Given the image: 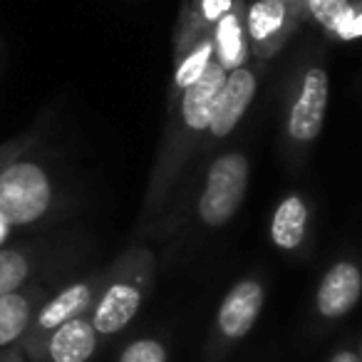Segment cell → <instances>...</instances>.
<instances>
[{
  "mask_svg": "<svg viewBox=\"0 0 362 362\" xmlns=\"http://www.w3.org/2000/svg\"><path fill=\"white\" fill-rule=\"evenodd\" d=\"M226 75L228 72L216 60H211L206 72L194 85H189L187 90H181L179 95L171 97L169 139H166L159 164L154 169V184L149 189V211H154L166 199L181 166H184V159H189L199 136L209 132L214 102H216L218 92H221Z\"/></svg>",
  "mask_w": 362,
  "mask_h": 362,
  "instance_id": "1",
  "label": "cell"
},
{
  "mask_svg": "<svg viewBox=\"0 0 362 362\" xmlns=\"http://www.w3.org/2000/svg\"><path fill=\"white\" fill-rule=\"evenodd\" d=\"M156 263L149 248H132L105 271V283L90 310L97 335L112 337L122 332L141 310L151 286Z\"/></svg>",
  "mask_w": 362,
  "mask_h": 362,
  "instance_id": "2",
  "label": "cell"
},
{
  "mask_svg": "<svg viewBox=\"0 0 362 362\" xmlns=\"http://www.w3.org/2000/svg\"><path fill=\"white\" fill-rule=\"evenodd\" d=\"M52 204L55 184L40 161L16 151L0 164V223L8 231L42 221Z\"/></svg>",
  "mask_w": 362,
  "mask_h": 362,
  "instance_id": "3",
  "label": "cell"
},
{
  "mask_svg": "<svg viewBox=\"0 0 362 362\" xmlns=\"http://www.w3.org/2000/svg\"><path fill=\"white\" fill-rule=\"evenodd\" d=\"M248 176L251 164L241 151H226L209 164L206 181L197 204L202 223H206L209 228H221L236 216L248 192Z\"/></svg>",
  "mask_w": 362,
  "mask_h": 362,
  "instance_id": "4",
  "label": "cell"
},
{
  "mask_svg": "<svg viewBox=\"0 0 362 362\" xmlns=\"http://www.w3.org/2000/svg\"><path fill=\"white\" fill-rule=\"evenodd\" d=\"M266 305V286L261 278H243L223 296L216 310L214 335L206 347V362H221L261 317Z\"/></svg>",
  "mask_w": 362,
  "mask_h": 362,
  "instance_id": "5",
  "label": "cell"
},
{
  "mask_svg": "<svg viewBox=\"0 0 362 362\" xmlns=\"http://www.w3.org/2000/svg\"><path fill=\"white\" fill-rule=\"evenodd\" d=\"M102 283H105V273H95V276L70 283L62 291H57L55 296L47 298L40 310H37L28 335L23 337L21 352H28L30 347H35L37 342H42L52 330H57L65 322L75 320L80 315H90L92 305H95L97 296L102 291Z\"/></svg>",
  "mask_w": 362,
  "mask_h": 362,
  "instance_id": "6",
  "label": "cell"
},
{
  "mask_svg": "<svg viewBox=\"0 0 362 362\" xmlns=\"http://www.w3.org/2000/svg\"><path fill=\"white\" fill-rule=\"evenodd\" d=\"M327 102H330V77L327 70L313 65L300 75L298 90L288 105L286 134L293 144H313L325 124Z\"/></svg>",
  "mask_w": 362,
  "mask_h": 362,
  "instance_id": "7",
  "label": "cell"
},
{
  "mask_svg": "<svg viewBox=\"0 0 362 362\" xmlns=\"http://www.w3.org/2000/svg\"><path fill=\"white\" fill-rule=\"evenodd\" d=\"M305 18L303 6H288L281 0H251L246 3V35L251 55L266 62L291 40L298 23Z\"/></svg>",
  "mask_w": 362,
  "mask_h": 362,
  "instance_id": "8",
  "label": "cell"
},
{
  "mask_svg": "<svg viewBox=\"0 0 362 362\" xmlns=\"http://www.w3.org/2000/svg\"><path fill=\"white\" fill-rule=\"evenodd\" d=\"M100 345L90 315H80L52 330L42 342L23 352L25 362H90Z\"/></svg>",
  "mask_w": 362,
  "mask_h": 362,
  "instance_id": "9",
  "label": "cell"
},
{
  "mask_svg": "<svg viewBox=\"0 0 362 362\" xmlns=\"http://www.w3.org/2000/svg\"><path fill=\"white\" fill-rule=\"evenodd\" d=\"M362 298V271L355 261H337L322 273L315 291V310L322 320H342Z\"/></svg>",
  "mask_w": 362,
  "mask_h": 362,
  "instance_id": "10",
  "label": "cell"
},
{
  "mask_svg": "<svg viewBox=\"0 0 362 362\" xmlns=\"http://www.w3.org/2000/svg\"><path fill=\"white\" fill-rule=\"evenodd\" d=\"M256 90H258V77L248 65L228 72L226 80H223L221 92H218L216 102H214L211 124H209L206 132L214 141L223 139V136H228L236 129L238 122L246 117L248 107H251L253 97H256Z\"/></svg>",
  "mask_w": 362,
  "mask_h": 362,
  "instance_id": "11",
  "label": "cell"
},
{
  "mask_svg": "<svg viewBox=\"0 0 362 362\" xmlns=\"http://www.w3.org/2000/svg\"><path fill=\"white\" fill-rule=\"evenodd\" d=\"M47 298H50L47 291L37 283L0 298V352L21 347L23 337L28 335L37 310Z\"/></svg>",
  "mask_w": 362,
  "mask_h": 362,
  "instance_id": "12",
  "label": "cell"
},
{
  "mask_svg": "<svg viewBox=\"0 0 362 362\" xmlns=\"http://www.w3.org/2000/svg\"><path fill=\"white\" fill-rule=\"evenodd\" d=\"M214 42V60L226 72L248 65L251 45L246 35V0H236L233 8L216 23L211 33Z\"/></svg>",
  "mask_w": 362,
  "mask_h": 362,
  "instance_id": "13",
  "label": "cell"
},
{
  "mask_svg": "<svg viewBox=\"0 0 362 362\" xmlns=\"http://www.w3.org/2000/svg\"><path fill=\"white\" fill-rule=\"evenodd\" d=\"M236 0H189L187 13L181 16L179 30H176V50L174 55H184L197 42L211 37L216 23L233 8Z\"/></svg>",
  "mask_w": 362,
  "mask_h": 362,
  "instance_id": "14",
  "label": "cell"
},
{
  "mask_svg": "<svg viewBox=\"0 0 362 362\" xmlns=\"http://www.w3.org/2000/svg\"><path fill=\"white\" fill-rule=\"evenodd\" d=\"M310 209L300 194H288L276 206L271 218V241L281 251H298L305 243Z\"/></svg>",
  "mask_w": 362,
  "mask_h": 362,
  "instance_id": "15",
  "label": "cell"
},
{
  "mask_svg": "<svg viewBox=\"0 0 362 362\" xmlns=\"http://www.w3.org/2000/svg\"><path fill=\"white\" fill-rule=\"evenodd\" d=\"M37 271V253L30 248H0V298L30 286Z\"/></svg>",
  "mask_w": 362,
  "mask_h": 362,
  "instance_id": "16",
  "label": "cell"
},
{
  "mask_svg": "<svg viewBox=\"0 0 362 362\" xmlns=\"http://www.w3.org/2000/svg\"><path fill=\"white\" fill-rule=\"evenodd\" d=\"M211 60H214L211 37L197 42V45L184 52V55L174 57V95H179L181 90H187L189 85H194V82L206 72Z\"/></svg>",
  "mask_w": 362,
  "mask_h": 362,
  "instance_id": "17",
  "label": "cell"
},
{
  "mask_svg": "<svg viewBox=\"0 0 362 362\" xmlns=\"http://www.w3.org/2000/svg\"><path fill=\"white\" fill-rule=\"evenodd\" d=\"M352 0H305L303 11L310 21H315L322 30H327L330 35H335L337 28L342 25L345 16L350 13Z\"/></svg>",
  "mask_w": 362,
  "mask_h": 362,
  "instance_id": "18",
  "label": "cell"
},
{
  "mask_svg": "<svg viewBox=\"0 0 362 362\" xmlns=\"http://www.w3.org/2000/svg\"><path fill=\"white\" fill-rule=\"evenodd\" d=\"M117 362H169V347L159 337H139L119 352Z\"/></svg>",
  "mask_w": 362,
  "mask_h": 362,
  "instance_id": "19",
  "label": "cell"
},
{
  "mask_svg": "<svg viewBox=\"0 0 362 362\" xmlns=\"http://www.w3.org/2000/svg\"><path fill=\"white\" fill-rule=\"evenodd\" d=\"M332 37H337V40H357V37H362V0L352 3L350 13L345 16L342 25L337 28V33Z\"/></svg>",
  "mask_w": 362,
  "mask_h": 362,
  "instance_id": "20",
  "label": "cell"
},
{
  "mask_svg": "<svg viewBox=\"0 0 362 362\" xmlns=\"http://www.w3.org/2000/svg\"><path fill=\"white\" fill-rule=\"evenodd\" d=\"M327 362H360V355L355 350H350V347H342V350L332 352Z\"/></svg>",
  "mask_w": 362,
  "mask_h": 362,
  "instance_id": "21",
  "label": "cell"
},
{
  "mask_svg": "<svg viewBox=\"0 0 362 362\" xmlns=\"http://www.w3.org/2000/svg\"><path fill=\"white\" fill-rule=\"evenodd\" d=\"M0 362H25V357H23L21 347H16V350L0 352Z\"/></svg>",
  "mask_w": 362,
  "mask_h": 362,
  "instance_id": "22",
  "label": "cell"
},
{
  "mask_svg": "<svg viewBox=\"0 0 362 362\" xmlns=\"http://www.w3.org/2000/svg\"><path fill=\"white\" fill-rule=\"evenodd\" d=\"M281 3H288V6H303L305 0H281Z\"/></svg>",
  "mask_w": 362,
  "mask_h": 362,
  "instance_id": "23",
  "label": "cell"
},
{
  "mask_svg": "<svg viewBox=\"0 0 362 362\" xmlns=\"http://www.w3.org/2000/svg\"><path fill=\"white\" fill-rule=\"evenodd\" d=\"M6 233H8V228L3 226V223H0V241H3V238H6Z\"/></svg>",
  "mask_w": 362,
  "mask_h": 362,
  "instance_id": "24",
  "label": "cell"
},
{
  "mask_svg": "<svg viewBox=\"0 0 362 362\" xmlns=\"http://www.w3.org/2000/svg\"><path fill=\"white\" fill-rule=\"evenodd\" d=\"M357 355H360V362H362V345H360V352H357Z\"/></svg>",
  "mask_w": 362,
  "mask_h": 362,
  "instance_id": "25",
  "label": "cell"
}]
</instances>
